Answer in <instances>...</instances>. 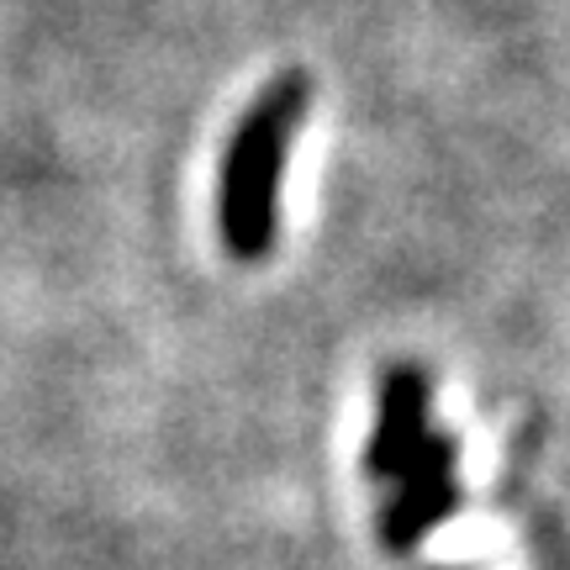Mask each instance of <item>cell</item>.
<instances>
[{"label":"cell","instance_id":"cell-1","mask_svg":"<svg viewBox=\"0 0 570 570\" xmlns=\"http://www.w3.org/2000/svg\"><path fill=\"white\" fill-rule=\"evenodd\" d=\"M312 80L285 75L244 111V122L227 142L223 159V196H217V223L223 244L238 259H265L275 244V212H281V175L291 159V142L306 122Z\"/></svg>","mask_w":570,"mask_h":570}]
</instances>
